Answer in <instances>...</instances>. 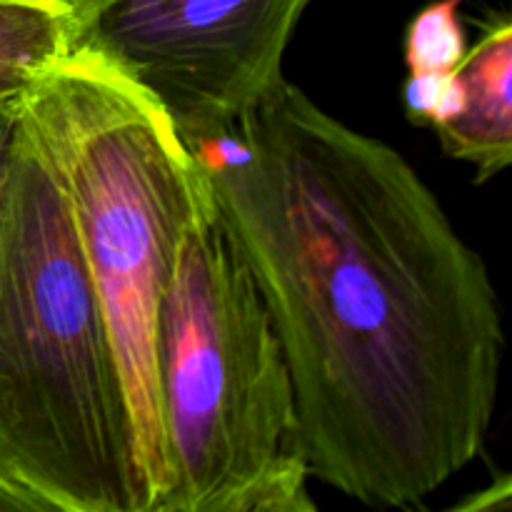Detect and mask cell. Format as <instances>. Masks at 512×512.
Masks as SVG:
<instances>
[{
  "mask_svg": "<svg viewBox=\"0 0 512 512\" xmlns=\"http://www.w3.org/2000/svg\"><path fill=\"white\" fill-rule=\"evenodd\" d=\"M190 150L283 345L310 478L368 508L438 493L488 443L505 338L433 188L290 80Z\"/></svg>",
  "mask_w": 512,
  "mask_h": 512,
  "instance_id": "cell-1",
  "label": "cell"
},
{
  "mask_svg": "<svg viewBox=\"0 0 512 512\" xmlns=\"http://www.w3.org/2000/svg\"><path fill=\"white\" fill-rule=\"evenodd\" d=\"M0 475L48 512L150 510L108 320L20 118L0 188Z\"/></svg>",
  "mask_w": 512,
  "mask_h": 512,
  "instance_id": "cell-2",
  "label": "cell"
},
{
  "mask_svg": "<svg viewBox=\"0 0 512 512\" xmlns=\"http://www.w3.org/2000/svg\"><path fill=\"white\" fill-rule=\"evenodd\" d=\"M18 118L63 195L98 290L155 512L168 493L158 313L185 230L213 200L208 175L153 95L83 45L20 98Z\"/></svg>",
  "mask_w": 512,
  "mask_h": 512,
  "instance_id": "cell-3",
  "label": "cell"
},
{
  "mask_svg": "<svg viewBox=\"0 0 512 512\" xmlns=\"http://www.w3.org/2000/svg\"><path fill=\"white\" fill-rule=\"evenodd\" d=\"M168 493L155 512H313L303 425L265 300L210 200L158 313Z\"/></svg>",
  "mask_w": 512,
  "mask_h": 512,
  "instance_id": "cell-4",
  "label": "cell"
},
{
  "mask_svg": "<svg viewBox=\"0 0 512 512\" xmlns=\"http://www.w3.org/2000/svg\"><path fill=\"white\" fill-rule=\"evenodd\" d=\"M315 0H85L75 45L118 65L188 145L228 135L285 80Z\"/></svg>",
  "mask_w": 512,
  "mask_h": 512,
  "instance_id": "cell-5",
  "label": "cell"
},
{
  "mask_svg": "<svg viewBox=\"0 0 512 512\" xmlns=\"http://www.w3.org/2000/svg\"><path fill=\"white\" fill-rule=\"evenodd\" d=\"M460 110L435 128L445 155L473 165L478 183L505 173L512 160V25L498 18L458 65Z\"/></svg>",
  "mask_w": 512,
  "mask_h": 512,
  "instance_id": "cell-6",
  "label": "cell"
},
{
  "mask_svg": "<svg viewBox=\"0 0 512 512\" xmlns=\"http://www.w3.org/2000/svg\"><path fill=\"white\" fill-rule=\"evenodd\" d=\"M78 0H0V103L18 100L75 48Z\"/></svg>",
  "mask_w": 512,
  "mask_h": 512,
  "instance_id": "cell-7",
  "label": "cell"
},
{
  "mask_svg": "<svg viewBox=\"0 0 512 512\" xmlns=\"http://www.w3.org/2000/svg\"><path fill=\"white\" fill-rule=\"evenodd\" d=\"M463 0H433L405 30L408 73H453L463 60L465 28L460 23Z\"/></svg>",
  "mask_w": 512,
  "mask_h": 512,
  "instance_id": "cell-8",
  "label": "cell"
},
{
  "mask_svg": "<svg viewBox=\"0 0 512 512\" xmlns=\"http://www.w3.org/2000/svg\"><path fill=\"white\" fill-rule=\"evenodd\" d=\"M458 70V68H455ZM410 73L405 80L403 100L408 118L420 125L438 128L448 118H453L463 103L458 73Z\"/></svg>",
  "mask_w": 512,
  "mask_h": 512,
  "instance_id": "cell-9",
  "label": "cell"
},
{
  "mask_svg": "<svg viewBox=\"0 0 512 512\" xmlns=\"http://www.w3.org/2000/svg\"><path fill=\"white\" fill-rule=\"evenodd\" d=\"M18 100L0 103V188H3L5 170H8L10 155H13L15 135H18Z\"/></svg>",
  "mask_w": 512,
  "mask_h": 512,
  "instance_id": "cell-10",
  "label": "cell"
},
{
  "mask_svg": "<svg viewBox=\"0 0 512 512\" xmlns=\"http://www.w3.org/2000/svg\"><path fill=\"white\" fill-rule=\"evenodd\" d=\"M510 493L512 485L510 478H500L498 485H490V488L480 490V498H470L465 503H460V510H470V512H488V510H508L510 508Z\"/></svg>",
  "mask_w": 512,
  "mask_h": 512,
  "instance_id": "cell-11",
  "label": "cell"
},
{
  "mask_svg": "<svg viewBox=\"0 0 512 512\" xmlns=\"http://www.w3.org/2000/svg\"><path fill=\"white\" fill-rule=\"evenodd\" d=\"M78 3H85V0H78Z\"/></svg>",
  "mask_w": 512,
  "mask_h": 512,
  "instance_id": "cell-12",
  "label": "cell"
}]
</instances>
